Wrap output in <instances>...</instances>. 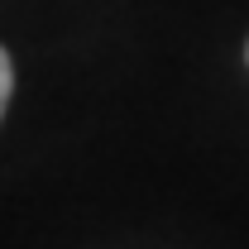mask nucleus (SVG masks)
<instances>
[{"label":"nucleus","instance_id":"nucleus-1","mask_svg":"<svg viewBox=\"0 0 249 249\" xmlns=\"http://www.w3.org/2000/svg\"><path fill=\"white\" fill-rule=\"evenodd\" d=\"M10 87H15V67H10V53L0 48V115H5V101H10Z\"/></svg>","mask_w":249,"mask_h":249}]
</instances>
